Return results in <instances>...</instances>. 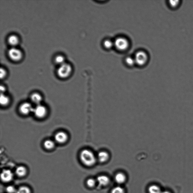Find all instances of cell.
Returning a JSON list of instances; mask_svg holds the SVG:
<instances>
[{
	"mask_svg": "<svg viewBox=\"0 0 193 193\" xmlns=\"http://www.w3.org/2000/svg\"><path fill=\"white\" fill-rule=\"evenodd\" d=\"M149 193H161L160 188L156 185H152L149 188Z\"/></svg>",
	"mask_w": 193,
	"mask_h": 193,
	"instance_id": "cell-20",
	"label": "cell"
},
{
	"mask_svg": "<svg viewBox=\"0 0 193 193\" xmlns=\"http://www.w3.org/2000/svg\"><path fill=\"white\" fill-rule=\"evenodd\" d=\"M0 73H0V77H1V79H3L6 76V72L3 68H1V70H0Z\"/></svg>",
	"mask_w": 193,
	"mask_h": 193,
	"instance_id": "cell-27",
	"label": "cell"
},
{
	"mask_svg": "<svg viewBox=\"0 0 193 193\" xmlns=\"http://www.w3.org/2000/svg\"><path fill=\"white\" fill-rule=\"evenodd\" d=\"M55 62L56 64L59 65L60 66L65 63V58L62 55L57 56L55 58Z\"/></svg>",
	"mask_w": 193,
	"mask_h": 193,
	"instance_id": "cell-21",
	"label": "cell"
},
{
	"mask_svg": "<svg viewBox=\"0 0 193 193\" xmlns=\"http://www.w3.org/2000/svg\"><path fill=\"white\" fill-rule=\"evenodd\" d=\"M102 45L104 49L107 50H110L114 48V41L110 38L104 39Z\"/></svg>",
	"mask_w": 193,
	"mask_h": 193,
	"instance_id": "cell-11",
	"label": "cell"
},
{
	"mask_svg": "<svg viewBox=\"0 0 193 193\" xmlns=\"http://www.w3.org/2000/svg\"><path fill=\"white\" fill-rule=\"evenodd\" d=\"M8 55L10 59L14 61H20L23 57V53L19 49L16 47H12L8 52Z\"/></svg>",
	"mask_w": 193,
	"mask_h": 193,
	"instance_id": "cell-5",
	"label": "cell"
},
{
	"mask_svg": "<svg viewBox=\"0 0 193 193\" xmlns=\"http://www.w3.org/2000/svg\"><path fill=\"white\" fill-rule=\"evenodd\" d=\"M179 2H180V1H177V0L170 1H169V3H170V6L172 7V8L176 7L179 4Z\"/></svg>",
	"mask_w": 193,
	"mask_h": 193,
	"instance_id": "cell-26",
	"label": "cell"
},
{
	"mask_svg": "<svg viewBox=\"0 0 193 193\" xmlns=\"http://www.w3.org/2000/svg\"><path fill=\"white\" fill-rule=\"evenodd\" d=\"M44 146L47 149H52L55 146V143L52 140H48L44 142Z\"/></svg>",
	"mask_w": 193,
	"mask_h": 193,
	"instance_id": "cell-19",
	"label": "cell"
},
{
	"mask_svg": "<svg viewBox=\"0 0 193 193\" xmlns=\"http://www.w3.org/2000/svg\"><path fill=\"white\" fill-rule=\"evenodd\" d=\"M111 193H124V191L122 187H117L112 189Z\"/></svg>",
	"mask_w": 193,
	"mask_h": 193,
	"instance_id": "cell-23",
	"label": "cell"
},
{
	"mask_svg": "<svg viewBox=\"0 0 193 193\" xmlns=\"http://www.w3.org/2000/svg\"><path fill=\"white\" fill-rule=\"evenodd\" d=\"M72 69L71 65L65 63L61 65L58 68L57 73L60 78H65L68 77L71 74Z\"/></svg>",
	"mask_w": 193,
	"mask_h": 193,
	"instance_id": "cell-4",
	"label": "cell"
},
{
	"mask_svg": "<svg viewBox=\"0 0 193 193\" xmlns=\"http://www.w3.org/2000/svg\"><path fill=\"white\" fill-rule=\"evenodd\" d=\"M80 158L83 164L90 167L94 165L97 161V154L90 149H85L81 151Z\"/></svg>",
	"mask_w": 193,
	"mask_h": 193,
	"instance_id": "cell-1",
	"label": "cell"
},
{
	"mask_svg": "<svg viewBox=\"0 0 193 193\" xmlns=\"http://www.w3.org/2000/svg\"><path fill=\"white\" fill-rule=\"evenodd\" d=\"M114 41V48L118 52H124L128 49L130 42L127 37L123 36L116 37Z\"/></svg>",
	"mask_w": 193,
	"mask_h": 193,
	"instance_id": "cell-2",
	"label": "cell"
},
{
	"mask_svg": "<svg viewBox=\"0 0 193 193\" xmlns=\"http://www.w3.org/2000/svg\"><path fill=\"white\" fill-rule=\"evenodd\" d=\"M33 113L36 117L39 118H42L47 114V110L45 107L40 104L34 107Z\"/></svg>",
	"mask_w": 193,
	"mask_h": 193,
	"instance_id": "cell-7",
	"label": "cell"
},
{
	"mask_svg": "<svg viewBox=\"0 0 193 193\" xmlns=\"http://www.w3.org/2000/svg\"><path fill=\"white\" fill-rule=\"evenodd\" d=\"M161 193H170V192H169V191H164V192H162Z\"/></svg>",
	"mask_w": 193,
	"mask_h": 193,
	"instance_id": "cell-29",
	"label": "cell"
},
{
	"mask_svg": "<svg viewBox=\"0 0 193 193\" xmlns=\"http://www.w3.org/2000/svg\"><path fill=\"white\" fill-rule=\"evenodd\" d=\"M8 41L10 45L15 47V46L18 45L19 43V39L17 36L15 35H10L8 37Z\"/></svg>",
	"mask_w": 193,
	"mask_h": 193,
	"instance_id": "cell-13",
	"label": "cell"
},
{
	"mask_svg": "<svg viewBox=\"0 0 193 193\" xmlns=\"http://www.w3.org/2000/svg\"><path fill=\"white\" fill-rule=\"evenodd\" d=\"M0 90H1V94H4V92L6 91V88L4 86L1 85V87H0Z\"/></svg>",
	"mask_w": 193,
	"mask_h": 193,
	"instance_id": "cell-28",
	"label": "cell"
},
{
	"mask_svg": "<svg viewBox=\"0 0 193 193\" xmlns=\"http://www.w3.org/2000/svg\"><path fill=\"white\" fill-rule=\"evenodd\" d=\"M97 181L100 186H105L110 182V179L105 175H100L97 177Z\"/></svg>",
	"mask_w": 193,
	"mask_h": 193,
	"instance_id": "cell-12",
	"label": "cell"
},
{
	"mask_svg": "<svg viewBox=\"0 0 193 193\" xmlns=\"http://www.w3.org/2000/svg\"><path fill=\"white\" fill-rule=\"evenodd\" d=\"M13 174L9 170H4L1 174V178L2 182L5 183L10 182L13 180Z\"/></svg>",
	"mask_w": 193,
	"mask_h": 193,
	"instance_id": "cell-9",
	"label": "cell"
},
{
	"mask_svg": "<svg viewBox=\"0 0 193 193\" xmlns=\"http://www.w3.org/2000/svg\"><path fill=\"white\" fill-rule=\"evenodd\" d=\"M97 161L102 163H105L110 159V153L106 150H100L97 153Z\"/></svg>",
	"mask_w": 193,
	"mask_h": 193,
	"instance_id": "cell-6",
	"label": "cell"
},
{
	"mask_svg": "<svg viewBox=\"0 0 193 193\" xmlns=\"http://www.w3.org/2000/svg\"><path fill=\"white\" fill-rule=\"evenodd\" d=\"M126 177L125 175L122 173L117 174L115 176L116 182L119 184H122L125 182Z\"/></svg>",
	"mask_w": 193,
	"mask_h": 193,
	"instance_id": "cell-17",
	"label": "cell"
},
{
	"mask_svg": "<svg viewBox=\"0 0 193 193\" xmlns=\"http://www.w3.org/2000/svg\"><path fill=\"white\" fill-rule=\"evenodd\" d=\"M6 192L8 193H16L17 190L13 186H8L6 188Z\"/></svg>",
	"mask_w": 193,
	"mask_h": 193,
	"instance_id": "cell-25",
	"label": "cell"
},
{
	"mask_svg": "<svg viewBox=\"0 0 193 193\" xmlns=\"http://www.w3.org/2000/svg\"><path fill=\"white\" fill-rule=\"evenodd\" d=\"M34 107L32 105L28 102L22 104L20 106L19 110L20 112L23 115H28V114L33 112Z\"/></svg>",
	"mask_w": 193,
	"mask_h": 193,
	"instance_id": "cell-8",
	"label": "cell"
},
{
	"mask_svg": "<svg viewBox=\"0 0 193 193\" xmlns=\"http://www.w3.org/2000/svg\"><path fill=\"white\" fill-rule=\"evenodd\" d=\"M10 99L9 97L4 94H1L0 97V103L1 105L3 106H6L9 103Z\"/></svg>",
	"mask_w": 193,
	"mask_h": 193,
	"instance_id": "cell-18",
	"label": "cell"
},
{
	"mask_svg": "<svg viewBox=\"0 0 193 193\" xmlns=\"http://www.w3.org/2000/svg\"><path fill=\"white\" fill-rule=\"evenodd\" d=\"M31 100L32 102L37 105H40L42 98L41 95L37 93H35L31 95Z\"/></svg>",
	"mask_w": 193,
	"mask_h": 193,
	"instance_id": "cell-15",
	"label": "cell"
},
{
	"mask_svg": "<svg viewBox=\"0 0 193 193\" xmlns=\"http://www.w3.org/2000/svg\"><path fill=\"white\" fill-rule=\"evenodd\" d=\"M86 183L88 187H92L95 185V181L93 179H89L87 181Z\"/></svg>",
	"mask_w": 193,
	"mask_h": 193,
	"instance_id": "cell-24",
	"label": "cell"
},
{
	"mask_svg": "<svg viewBox=\"0 0 193 193\" xmlns=\"http://www.w3.org/2000/svg\"><path fill=\"white\" fill-rule=\"evenodd\" d=\"M136 65L143 67L148 64L149 56L148 53L143 50H139L136 52L134 56Z\"/></svg>",
	"mask_w": 193,
	"mask_h": 193,
	"instance_id": "cell-3",
	"label": "cell"
},
{
	"mask_svg": "<svg viewBox=\"0 0 193 193\" xmlns=\"http://www.w3.org/2000/svg\"><path fill=\"white\" fill-rule=\"evenodd\" d=\"M68 138L67 134L65 132L61 131L58 132L55 135V140L57 142L59 143H64L67 141Z\"/></svg>",
	"mask_w": 193,
	"mask_h": 193,
	"instance_id": "cell-10",
	"label": "cell"
},
{
	"mask_svg": "<svg viewBox=\"0 0 193 193\" xmlns=\"http://www.w3.org/2000/svg\"><path fill=\"white\" fill-rule=\"evenodd\" d=\"M124 62L126 65L129 67H132L136 65V61L134 57L127 56L124 58Z\"/></svg>",
	"mask_w": 193,
	"mask_h": 193,
	"instance_id": "cell-14",
	"label": "cell"
},
{
	"mask_svg": "<svg viewBox=\"0 0 193 193\" xmlns=\"http://www.w3.org/2000/svg\"><path fill=\"white\" fill-rule=\"evenodd\" d=\"M16 193H31V191L28 187H22L17 190Z\"/></svg>",
	"mask_w": 193,
	"mask_h": 193,
	"instance_id": "cell-22",
	"label": "cell"
},
{
	"mask_svg": "<svg viewBox=\"0 0 193 193\" xmlns=\"http://www.w3.org/2000/svg\"><path fill=\"white\" fill-rule=\"evenodd\" d=\"M16 173L18 176L23 177L27 173V169L25 167L20 166L17 167Z\"/></svg>",
	"mask_w": 193,
	"mask_h": 193,
	"instance_id": "cell-16",
	"label": "cell"
}]
</instances>
